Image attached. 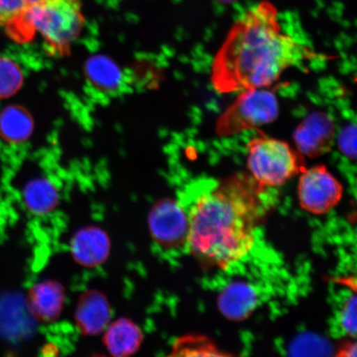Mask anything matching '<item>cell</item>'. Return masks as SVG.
I'll return each instance as SVG.
<instances>
[{"label": "cell", "mask_w": 357, "mask_h": 357, "mask_svg": "<svg viewBox=\"0 0 357 357\" xmlns=\"http://www.w3.org/2000/svg\"><path fill=\"white\" fill-rule=\"evenodd\" d=\"M248 167L261 190L285 184L305 169V155L287 142L261 136L249 142Z\"/></svg>", "instance_id": "4"}, {"label": "cell", "mask_w": 357, "mask_h": 357, "mask_svg": "<svg viewBox=\"0 0 357 357\" xmlns=\"http://www.w3.org/2000/svg\"><path fill=\"white\" fill-rule=\"evenodd\" d=\"M105 343L107 349L115 356H130L139 349L142 333L131 320L121 319L107 326Z\"/></svg>", "instance_id": "13"}, {"label": "cell", "mask_w": 357, "mask_h": 357, "mask_svg": "<svg viewBox=\"0 0 357 357\" xmlns=\"http://www.w3.org/2000/svg\"><path fill=\"white\" fill-rule=\"evenodd\" d=\"M356 296L354 294L343 303L339 314V323L343 332L352 338L356 337Z\"/></svg>", "instance_id": "19"}, {"label": "cell", "mask_w": 357, "mask_h": 357, "mask_svg": "<svg viewBox=\"0 0 357 357\" xmlns=\"http://www.w3.org/2000/svg\"><path fill=\"white\" fill-rule=\"evenodd\" d=\"M173 351L181 356H221L215 346L208 338L187 336L178 339Z\"/></svg>", "instance_id": "18"}, {"label": "cell", "mask_w": 357, "mask_h": 357, "mask_svg": "<svg viewBox=\"0 0 357 357\" xmlns=\"http://www.w3.org/2000/svg\"><path fill=\"white\" fill-rule=\"evenodd\" d=\"M24 1L29 6V4H33L35 3L40 2L41 1V0H24Z\"/></svg>", "instance_id": "23"}, {"label": "cell", "mask_w": 357, "mask_h": 357, "mask_svg": "<svg viewBox=\"0 0 357 357\" xmlns=\"http://www.w3.org/2000/svg\"><path fill=\"white\" fill-rule=\"evenodd\" d=\"M149 225L155 243L163 249L176 250L188 242V213L176 200L165 199L155 204L149 214Z\"/></svg>", "instance_id": "7"}, {"label": "cell", "mask_w": 357, "mask_h": 357, "mask_svg": "<svg viewBox=\"0 0 357 357\" xmlns=\"http://www.w3.org/2000/svg\"><path fill=\"white\" fill-rule=\"evenodd\" d=\"M356 127L355 124L347 125L339 133L337 144L339 149L348 159L354 160L356 158Z\"/></svg>", "instance_id": "20"}, {"label": "cell", "mask_w": 357, "mask_h": 357, "mask_svg": "<svg viewBox=\"0 0 357 357\" xmlns=\"http://www.w3.org/2000/svg\"><path fill=\"white\" fill-rule=\"evenodd\" d=\"M32 116L24 107L11 105L0 113V137L8 142L20 144L33 132Z\"/></svg>", "instance_id": "14"}, {"label": "cell", "mask_w": 357, "mask_h": 357, "mask_svg": "<svg viewBox=\"0 0 357 357\" xmlns=\"http://www.w3.org/2000/svg\"><path fill=\"white\" fill-rule=\"evenodd\" d=\"M110 243L104 231L96 227L79 230L71 241V252L79 265L96 267L102 264L108 257Z\"/></svg>", "instance_id": "9"}, {"label": "cell", "mask_w": 357, "mask_h": 357, "mask_svg": "<svg viewBox=\"0 0 357 357\" xmlns=\"http://www.w3.org/2000/svg\"><path fill=\"white\" fill-rule=\"evenodd\" d=\"M84 22L79 0H41L29 4L6 29L8 34L19 42L28 41L38 33L49 51L65 55L82 33Z\"/></svg>", "instance_id": "3"}, {"label": "cell", "mask_w": 357, "mask_h": 357, "mask_svg": "<svg viewBox=\"0 0 357 357\" xmlns=\"http://www.w3.org/2000/svg\"><path fill=\"white\" fill-rule=\"evenodd\" d=\"M86 74L96 86L105 91H114L122 83L121 70L105 56L91 58L86 63Z\"/></svg>", "instance_id": "16"}, {"label": "cell", "mask_w": 357, "mask_h": 357, "mask_svg": "<svg viewBox=\"0 0 357 357\" xmlns=\"http://www.w3.org/2000/svg\"><path fill=\"white\" fill-rule=\"evenodd\" d=\"M317 57L281 29L278 12L261 2L231 26L214 57L211 82L218 93L270 87L289 67Z\"/></svg>", "instance_id": "1"}, {"label": "cell", "mask_w": 357, "mask_h": 357, "mask_svg": "<svg viewBox=\"0 0 357 357\" xmlns=\"http://www.w3.org/2000/svg\"><path fill=\"white\" fill-rule=\"evenodd\" d=\"M342 195L341 183L324 165L302 172L298 196L303 211L314 215H324L340 203Z\"/></svg>", "instance_id": "6"}, {"label": "cell", "mask_w": 357, "mask_h": 357, "mask_svg": "<svg viewBox=\"0 0 357 357\" xmlns=\"http://www.w3.org/2000/svg\"><path fill=\"white\" fill-rule=\"evenodd\" d=\"M24 77L15 61L0 57V99H6L20 91Z\"/></svg>", "instance_id": "17"}, {"label": "cell", "mask_w": 357, "mask_h": 357, "mask_svg": "<svg viewBox=\"0 0 357 357\" xmlns=\"http://www.w3.org/2000/svg\"><path fill=\"white\" fill-rule=\"evenodd\" d=\"M294 138L297 150L303 155L319 158L329 153L334 144L333 120L323 112L311 114L298 125Z\"/></svg>", "instance_id": "8"}, {"label": "cell", "mask_w": 357, "mask_h": 357, "mask_svg": "<svg viewBox=\"0 0 357 357\" xmlns=\"http://www.w3.org/2000/svg\"><path fill=\"white\" fill-rule=\"evenodd\" d=\"M26 6L24 0H0V26H6L17 19Z\"/></svg>", "instance_id": "21"}, {"label": "cell", "mask_w": 357, "mask_h": 357, "mask_svg": "<svg viewBox=\"0 0 357 357\" xmlns=\"http://www.w3.org/2000/svg\"><path fill=\"white\" fill-rule=\"evenodd\" d=\"M65 300L64 289L59 283L45 280L31 288L28 303L35 318L42 322L51 323L59 318Z\"/></svg>", "instance_id": "10"}, {"label": "cell", "mask_w": 357, "mask_h": 357, "mask_svg": "<svg viewBox=\"0 0 357 357\" xmlns=\"http://www.w3.org/2000/svg\"><path fill=\"white\" fill-rule=\"evenodd\" d=\"M24 199L31 212L37 215H44L54 211L59 202V195L50 181L39 178L31 181L26 185Z\"/></svg>", "instance_id": "15"}, {"label": "cell", "mask_w": 357, "mask_h": 357, "mask_svg": "<svg viewBox=\"0 0 357 357\" xmlns=\"http://www.w3.org/2000/svg\"><path fill=\"white\" fill-rule=\"evenodd\" d=\"M261 191L252 176L238 175L199 196L188 213L192 255L221 270L247 257L255 243Z\"/></svg>", "instance_id": "2"}, {"label": "cell", "mask_w": 357, "mask_h": 357, "mask_svg": "<svg viewBox=\"0 0 357 357\" xmlns=\"http://www.w3.org/2000/svg\"><path fill=\"white\" fill-rule=\"evenodd\" d=\"M279 114L278 98L265 88L243 89L220 116L216 132L230 137L274 122Z\"/></svg>", "instance_id": "5"}, {"label": "cell", "mask_w": 357, "mask_h": 357, "mask_svg": "<svg viewBox=\"0 0 357 357\" xmlns=\"http://www.w3.org/2000/svg\"><path fill=\"white\" fill-rule=\"evenodd\" d=\"M337 356L340 357H356V342H347L343 344L339 349Z\"/></svg>", "instance_id": "22"}, {"label": "cell", "mask_w": 357, "mask_h": 357, "mask_svg": "<svg viewBox=\"0 0 357 357\" xmlns=\"http://www.w3.org/2000/svg\"><path fill=\"white\" fill-rule=\"evenodd\" d=\"M258 303L256 290L247 283L234 282L223 289L218 305L225 318L233 321L247 319Z\"/></svg>", "instance_id": "12"}, {"label": "cell", "mask_w": 357, "mask_h": 357, "mask_svg": "<svg viewBox=\"0 0 357 357\" xmlns=\"http://www.w3.org/2000/svg\"><path fill=\"white\" fill-rule=\"evenodd\" d=\"M111 318L109 303L104 294L87 291L82 294L75 310V321L82 333L96 335L104 331Z\"/></svg>", "instance_id": "11"}]
</instances>
